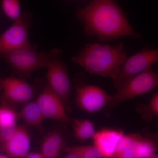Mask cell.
<instances>
[{"label": "cell", "mask_w": 158, "mask_h": 158, "mask_svg": "<svg viewBox=\"0 0 158 158\" xmlns=\"http://www.w3.org/2000/svg\"><path fill=\"white\" fill-rule=\"evenodd\" d=\"M75 15L83 24L85 35L96 37L101 42L125 36L134 39L141 37L115 0H92L87 6L77 9Z\"/></svg>", "instance_id": "1"}, {"label": "cell", "mask_w": 158, "mask_h": 158, "mask_svg": "<svg viewBox=\"0 0 158 158\" xmlns=\"http://www.w3.org/2000/svg\"><path fill=\"white\" fill-rule=\"evenodd\" d=\"M127 52L123 44L116 46L88 43L72 61L78 64L91 74L110 78L117 76L122 65L127 59Z\"/></svg>", "instance_id": "2"}, {"label": "cell", "mask_w": 158, "mask_h": 158, "mask_svg": "<svg viewBox=\"0 0 158 158\" xmlns=\"http://www.w3.org/2000/svg\"><path fill=\"white\" fill-rule=\"evenodd\" d=\"M36 48H22L3 56L19 78L24 79L40 69L47 67L52 58L51 52H38Z\"/></svg>", "instance_id": "3"}, {"label": "cell", "mask_w": 158, "mask_h": 158, "mask_svg": "<svg viewBox=\"0 0 158 158\" xmlns=\"http://www.w3.org/2000/svg\"><path fill=\"white\" fill-rule=\"evenodd\" d=\"M51 52L52 54V59L47 67V84L52 91L60 99L66 112L70 113L72 107L69 98L71 85L67 67L61 59L62 57L61 50L55 48Z\"/></svg>", "instance_id": "4"}, {"label": "cell", "mask_w": 158, "mask_h": 158, "mask_svg": "<svg viewBox=\"0 0 158 158\" xmlns=\"http://www.w3.org/2000/svg\"><path fill=\"white\" fill-rule=\"evenodd\" d=\"M32 23V14L23 12L9 28L0 34V58L16 50L36 48L30 43L28 39Z\"/></svg>", "instance_id": "5"}, {"label": "cell", "mask_w": 158, "mask_h": 158, "mask_svg": "<svg viewBox=\"0 0 158 158\" xmlns=\"http://www.w3.org/2000/svg\"><path fill=\"white\" fill-rule=\"evenodd\" d=\"M158 85V74L152 67L134 77L111 97L109 106L118 104L143 95L153 90Z\"/></svg>", "instance_id": "6"}, {"label": "cell", "mask_w": 158, "mask_h": 158, "mask_svg": "<svg viewBox=\"0 0 158 158\" xmlns=\"http://www.w3.org/2000/svg\"><path fill=\"white\" fill-rule=\"evenodd\" d=\"M158 61V50L148 48L127 58L117 76L113 80V86L118 90L134 77L152 67Z\"/></svg>", "instance_id": "7"}, {"label": "cell", "mask_w": 158, "mask_h": 158, "mask_svg": "<svg viewBox=\"0 0 158 158\" xmlns=\"http://www.w3.org/2000/svg\"><path fill=\"white\" fill-rule=\"evenodd\" d=\"M111 97L97 86L79 85L76 87L77 106L88 113H96L103 109L110 103Z\"/></svg>", "instance_id": "8"}, {"label": "cell", "mask_w": 158, "mask_h": 158, "mask_svg": "<svg viewBox=\"0 0 158 158\" xmlns=\"http://www.w3.org/2000/svg\"><path fill=\"white\" fill-rule=\"evenodd\" d=\"M36 102L45 119L56 120L64 124L71 122L62 102L47 84Z\"/></svg>", "instance_id": "9"}, {"label": "cell", "mask_w": 158, "mask_h": 158, "mask_svg": "<svg viewBox=\"0 0 158 158\" xmlns=\"http://www.w3.org/2000/svg\"><path fill=\"white\" fill-rule=\"evenodd\" d=\"M4 97L14 103H27L34 98L33 85L20 78L11 77L0 79Z\"/></svg>", "instance_id": "10"}, {"label": "cell", "mask_w": 158, "mask_h": 158, "mask_svg": "<svg viewBox=\"0 0 158 158\" xmlns=\"http://www.w3.org/2000/svg\"><path fill=\"white\" fill-rule=\"evenodd\" d=\"M125 135L121 130L103 128L94 134V145L99 150L103 158H114Z\"/></svg>", "instance_id": "11"}, {"label": "cell", "mask_w": 158, "mask_h": 158, "mask_svg": "<svg viewBox=\"0 0 158 158\" xmlns=\"http://www.w3.org/2000/svg\"><path fill=\"white\" fill-rule=\"evenodd\" d=\"M31 147V138L27 128L17 126L14 135L2 151L11 158H25Z\"/></svg>", "instance_id": "12"}, {"label": "cell", "mask_w": 158, "mask_h": 158, "mask_svg": "<svg viewBox=\"0 0 158 158\" xmlns=\"http://www.w3.org/2000/svg\"><path fill=\"white\" fill-rule=\"evenodd\" d=\"M64 144L62 134L57 131L48 133L44 139L40 150L44 158H57Z\"/></svg>", "instance_id": "13"}, {"label": "cell", "mask_w": 158, "mask_h": 158, "mask_svg": "<svg viewBox=\"0 0 158 158\" xmlns=\"http://www.w3.org/2000/svg\"><path fill=\"white\" fill-rule=\"evenodd\" d=\"M141 138L138 134L125 135L114 158H138V144Z\"/></svg>", "instance_id": "14"}, {"label": "cell", "mask_w": 158, "mask_h": 158, "mask_svg": "<svg viewBox=\"0 0 158 158\" xmlns=\"http://www.w3.org/2000/svg\"><path fill=\"white\" fill-rule=\"evenodd\" d=\"M17 114L26 124L32 127H40L45 119L36 102L27 103Z\"/></svg>", "instance_id": "15"}, {"label": "cell", "mask_w": 158, "mask_h": 158, "mask_svg": "<svg viewBox=\"0 0 158 158\" xmlns=\"http://www.w3.org/2000/svg\"><path fill=\"white\" fill-rule=\"evenodd\" d=\"M72 127L74 136L80 141H85L93 138L96 133L93 123L88 119H74Z\"/></svg>", "instance_id": "16"}, {"label": "cell", "mask_w": 158, "mask_h": 158, "mask_svg": "<svg viewBox=\"0 0 158 158\" xmlns=\"http://www.w3.org/2000/svg\"><path fill=\"white\" fill-rule=\"evenodd\" d=\"M64 151L73 152L79 158H103L101 152L94 145L67 147Z\"/></svg>", "instance_id": "17"}, {"label": "cell", "mask_w": 158, "mask_h": 158, "mask_svg": "<svg viewBox=\"0 0 158 158\" xmlns=\"http://www.w3.org/2000/svg\"><path fill=\"white\" fill-rule=\"evenodd\" d=\"M138 112L141 117L146 120L149 121L154 116H158V94L156 93L151 99L149 102L146 105L139 106L138 109Z\"/></svg>", "instance_id": "18"}, {"label": "cell", "mask_w": 158, "mask_h": 158, "mask_svg": "<svg viewBox=\"0 0 158 158\" xmlns=\"http://www.w3.org/2000/svg\"><path fill=\"white\" fill-rule=\"evenodd\" d=\"M156 150V144L154 140L142 137L138 142V158H150L155 154Z\"/></svg>", "instance_id": "19"}, {"label": "cell", "mask_w": 158, "mask_h": 158, "mask_svg": "<svg viewBox=\"0 0 158 158\" xmlns=\"http://www.w3.org/2000/svg\"><path fill=\"white\" fill-rule=\"evenodd\" d=\"M4 14L10 19L15 20L21 14L19 0H2Z\"/></svg>", "instance_id": "20"}, {"label": "cell", "mask_w": 158, "mask_h": 158, "mask_svg": "<svg viewBox=\"0 0 158 158\" xmlns=\"http://www.w3.org/2000/svg\"><path fill=\"white\" fill-rule=\"evenodd\" d=\"M17 112L12 108L3 105L0 107V127H7L16 125Z\"/></svg>", "instance_id": "21"}, {"label": "cell", "mask_w": 158, "mask_h": 158, "mask_svg": "<svg viewBox=\"0 0 158 158\" xmlns=\"http://www.w3.org/2000/svg\"><path fill=\"white\" fill-rule=\"evenodd\" d=\"M16 127V124L7 127H0V149L2 150L5 144L13 136Z\"/></svg>", "instance_id": "22"}, {"label": "cell", "mask_w": 158, "mask_h": 158, "mask_svg": "<svg viewBox=\"0 0 158 158\" xmlns=\"http://www.w3.org/2000/svg\"><path fill=\"white\" fill-rule=\"evenodd\" d=\"M25 158H44L41 152H30Z\"/></svg>", "instance_id": "23"}, {"label": "cell", "mask_w": 158, "mask_h": 158, "mask_svg": "<svg viewBox=\"0 0 158 158\" xmlns=\"http://www.w3.org/2000/svg\"><path fill=\"white\" fill-rule=\"evenodd\" d=\"M66 152L67 154L63 157V158H79L77 155L73 152Z\"/></svg>", "instance_id": "24"}, {"label": "cell", "mask_w": 158, "mask_h": 158, "mask_svg": "<svg viewBox=\"0 0 158 158\" xmlns=\"http://www.w3.org/2000/svg\"><path fill=\"white\" fill-rule=\"evenodd\" d=\"M0 158H9L7 156L4 155H0Z\"/></svg>", "instance_id": "25"}, {"label": "cell", "mask_w": 158, "mask_h": 158, "mask_svg": "<svg viewBox=\"0 0 158 158\" xmlns=\"http://www.w3.org/2000/svg\"><path fill=\"white\" fill-rule=\"evenodd\" d=\"M150 158H158V155L156 154H155L153 155Z\"/></svg>", "instance_id": "26"}, {"label": "cell", "mask_w": 158, "mask_h": 158, "mask_svg": "<svg viewBox=\"0 0 158 158\" xmlns=\"http://www.w3.org/2000/svg\"><path fill=\"white\" fill-rule=\"evenodd\" d=\"M1 90H2V88L1 84H0V91H1Z\"/></svg>", "instance_id": "27"}]
</instances>
